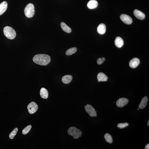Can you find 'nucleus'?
<instances>
[{"label": "nucleus", "mask_w": 149, "mask_h": 149, "mask_svg": "<svg viewBox=\"0 0 149 149\" xmlns=\"http://www.w3.org/2000/svg\"><path fill=\"white\" fill-rule=\"evenodd\" d=\"M33 61L37 64L46 65L50 62L51 58L48 55L40 54L35 56L33 58Z\"/></svg>", "instance_id": "nucleus-1"}, {"label": "nucleus", "mask_w": 149, "mask_h": 149, "mask_svg": "<svg viewBox=\"0 0 149 149\" xmlns=\"http://www.w3.org/2000/svg\"><path fill=\"white\" fill-rule=\"evenodd\" d=\"M3 31L5 36L9 39H13L16 36L15 30L10 27L7 26L5 27Z\"/></svg>", "instance_id": "nucleus-2"}, {"label": "nucleus", "mask_w": 149, "mask_h": 149, "mask_svg": "<svg viewBox=\"0 0 149 149\" xmlns=\"http://www.w3.org/2000/svg\"><path fill=\"white\" fill-rule=\"evenodd\" d=\"M69 135L73 136L74 139H77L81 137L82 132L77 128L75 127H71L68 130Z\"/></svg>", "instance_id": "nucleus-3"}, {"label": "nucleus", "mask_w": 149, "mask_h": 149, "mask_svg": "<svg viewBox=\"0 0 149 149\" xmlns=\"http://www.w3.org/2000/svg\"><path fill=\"white\" fill-rule=\"evenodd\" d=\"M24 12L25 15L27 18L33 17L35 12L34 5L31 3L28 4L24 9Z\"/></svg>", "instance_id": "nucleus-4"}, {"label": "nucleus", "mask_w": 149, "mask_h": 149, "mask_svg": "<svg viewBox=\"0 0 149 149\" xmlns=\"http://www.w3.org/2000/svg\"><path fill=\"white\" fill-rule=\"evenodd\" d=\"M86 111L91 117H96L97 112L93 107L89 104H87L85 107Z\"/></svg>", "instance_id": "nucleus-5"}, {"label": "nucleus", "mask_w": 149, "mask_h": 149, "mask_svg": "<svg viewBox=\"0 0 149 149\" xmlns=\"http://www.w3.org/2000/svg\"><path fill=\"white\" fill-rule=\"evenodd\" d=\"M38 107L35 103L33 102L30 103L27 106L28 112L31 114L35 113L37 111Z\"/></svg>", "instance_id": "nucleus-6"}, {"label": "nucleus", "mask_w": 149, "mask_h": 149, "mask_svg": "<svg viewBox=\"0 0 149 149\" xmlns=\"http://www.w3.org/2000/svg\"><path fill=\"white\" fill-rule=\"evenodd\" d=\"M120 18L123 23L126 24H130L132 23V18L127 15L122 14L120 15Z\"/></svg>", "instance_id": "nucleus-7"}, {"label": "nucleus", "mask_w": 149, "mask_h": 149, "mask_svg": "<svg viewBox=\"0 0 149 149\" xmlns=\"http://www.w3.org/2000/svg\"><path fill=\"white\" fill-rule=\"evenodd\" d=\"M129 101L125 98H120L116 102V105L117 107H124L128 103Z\"/></svg>", "instance_id": "nucleus-8"}, {"label": "nucleus", "mask_w": 149, "mask_h": 149, "mask_svg": "<svg viewBox=\"0 0 149 149\" xmlns=\"http://www.w3.org/2000/svg\"><path fill=\"white\" fill-rule=\"evenodd\" d=\"M140 60L137 58H134L130 61L129 63V65L131 68H135L137 67L140 64Z\"/></svg>", "instance_id": "nucleus-9"}, {"label": "nucleus", "mask_w": 149, "mask_h": 149, "mask_svg": "<svg viewBox=\"0 0 149 149\" xmlns=\"http://www.w3.org/2000/svg\"><path fill=\"white\" fill-rule=\"evenodd\" d=\"M134 13L135 17L139 20H143L145 18L144 14L138 9H135L134 11Z\"/></svg>", "instance_id": "nucleus-10"}, {"label": "nucleus", "mask_w": 149, "mask_h": 149, "mask_svg": "<svg viewBox=\"0 0 149 149\" xmlns=\"http://www.w3.org/2000/svg\"><path fill=\"white\" fill-rule=\"evenodd\" d=\"M98 4L96 0H91L88 3L87 6L88 8L93 9L96 8Z\"/></svg>", "instance_id": "nucleus-11"}, {"label": "nucleus", "mask_w": 149, "mask_h": 149, "mask_svg": "<svg viewBox=\"0 0 149 149\" xmlns=\"http://www.w3.org/2000/svg\"><path fill=\"white\" fill-rule=\"evenodd\" d=\"M8 4L6 1H4L0 4V15H2L7 10Z\"/></svg>", "instance_id": "nucleus-12"}, {"label": "nucleus", "mask_w": 149, "mask_h": 149, "mask_svg": "<svg viewBox=\"0 0 149 149\" xmlns=\"http://www.w3.org/2000/svg\"><path fill=\"white\" fill-rule=\"evenodd\" d=\"M106 27L105 24L103 23L100 24L97 28V32L99 34L103 35L105 33Z\"/></svg>", "instance_id": "nucleus-13"}, {"label": "nucleus", "mask_w": 149, "mask_h": 149, "mask_svg": "<svg viewBox=\"0 0 149 149\" xmlns=\"http://www.w3.org/2000/svg\"><path fill=\"white\" fill-rule=\"evenodd\" d=\"M97 79L98 82L106 81H107L108 78L105 74L101 72L98 74Z\"/></svg>", "instance_id": "nucleus-14"}, {"label": "nucleus", "mask_w": 149, "mask_h": 149, "mask_svg": "<svg viewBox=\"0 0 149 149\" xmlns=\"http://www.w3.org/2000/svg\"><path fill=\"white\" fill-rule=\"evenodd\" d=\"M115 43L117 47L118 48H121L124 45V41L121 38L118 37L116 38Z\"/></svg>", "instance_id": "nucleus-15"}, {"label": "nucleus", "mask_w": 149, "mask_h": 149, "mask_svg": "<svg viewBox=\"0 0 149 149\" xmlns=\"http://www.w3.org/2000/svg\"><path fill=\"white\" fill-rule=\"evenodd\" d=\"M148 101V98L147 96H145L142 99L141 102L139 104V109H143L146 107Z\"/></svg>", "instance_id": "nucleus-16"}, {"label": "nucleus", "mask_w": 149, "mask_h": 149, "mask_svg": "<svg viewBox=\"0 0 149 149\" xmlns=\"http://www.w3.org/2000/svg\"><path fill=\"white\" fill-rule=\"evenodd\" d=\"M72 79V76L70 75H66L63 76L62 79L63 83L68 84L70 83Z\"/></svg>", "instance_id": "nucleus-17"}, {"label": "nucleus", "mask_w": 149, "mask_h": 149, "mask_svg": "<svg viewBox=\"0 0 149 149\" xmlns=\"http://www.w3.org/2000/svg\"><path fill=\"white\" fill-rule=\"evenodd\" d=\"M40 95L41 97L44 99H46L48 96V92L44 88L41 89L40 91Z\"/></svg>", "instance_id": "nucleus-18"}, {"label": "nucleus", "mask_w": 149, "mask_h": 149, "mask_svg": "<svg viewBox=\"0 0 149 149\" xmlns=\"http://www.w3.org/2000/svg\"><path fill=\"white\" fill-rule=\"evenodd\" d=\"M61 26L62 29L65 32L70 33L71 32L72 30L71 28L63 22H62L61 23Z\"/></svg>", "instance_id": "nucleus-19"}, {"label": "nucleus", "mask_w": 149, "mask_h": 149, "mask_svg": "<svg viewBox=\"0 0 149 149\" xmlns=\"http://www.w3.org/2000/svg\"><path fill=\"white\" fill-rule=\"evenodd\" d=\"M77 49L75 47H73L67 51L66 55L68 56L71 55L77 51Z\"/></svg>", "instance_id": "nucleus-20"}, {"label": "nucleus", "mask_w": 149, "mask_h": 149, "mask_svg": "<svg viewBox=\"0 0 149 149\" xmlns=\"http://www.w3.org/2000/svg\"><path fill=\"white\" fill-rule=\"evenodd\" d=\"M104 137L106 141L110 144H111L113 142L112 137L109 134L107 133L104 135Z\"/></svg>", "instance_id": "nucleus-21"}, {"label": "nucleus", "mask_w": 149, "mask_h": 149, "mask_svg": "<svg viewBox=\"0 0 149 149\" xmlns=\"http://www.w3.org/2000/svg\"><path fill=\"white\" fill-rule=\"evenodd\" d=\"M18 129L17 128H15L11 133L9 135V137L11 139H13L15 136L16 135L18 131Z\"/></svg>", "instance_id": "nucleus-22"}, {"label": "nucleus", "mask_w": 149, "mask_h": 149, "mask_svg": "<svg viewBox=\"0 0 149 149\" xmlns=\"http://www.w3.org/2000/svg\"><path fill=\"white\" fill-rule=\"evenodd\" d=\"M31 125L27 126L22 131V133L23 135H26L29 132L31 128Z\"/></svg>", "instance_id": "nucleus-23"}, {"label": "nucleus", "mask_w": 149, "mask_h": 149, "mask_svg": "<svg viewBox=\"0 0 149 149\" xmlns=\"http://www.w3.org/2000/svg\"><path fill=\"white\" fill-rule=\"evenodd\" d=\"M129 124L128 123H120L117 125V127L119 128L122 129L128 126Z\"/></svg>", "instance_id": "nucleus-24"}, {"label": "nucleus", "mask_w": 149, "mask_h": 149, "mask_svg": "<svg viewBox=\"0 0 149 149\" xmlns=\"http://www.w3.org/2000/svg\"><path fill=\"white\" fill-rule=\"evenodd\" d=\"M106 60L105 58H100L97 59V63L98 64L101 65Z\"/></svg>", "instance_id": "nucleus-25"}, {"label": "nucleus", "mask_w": 149, "mask_h": 149, "mask_svg": "<svg viewBox=\"0 0 149 149\" xmlns=\"http://www.w3.org/2000/svg\"><path fill=\"white\" fill-rule=\"evenodd\" d=\"M145 149H149V144H147L145 146Z\"/></svg>", "instance_id": "nucleus-26"}, {"label": "nucleus", "mask_w": 149, "mask_h": 149, "mask_svg": "<svg viewBox=\"0 0 149 149\" xmlns=\"http://www.w3.org/2000/svg\"><path fill=\"white\" fill-rule=\"evenodd\" d=\"M147 125L148 126H149V120H148V123H147Z\"/></svg>", "instance_id": "nucleus-27"}, {"label": "nucleus", "mask_w": 149, "mask_h": 149, "mask_svg": "<svg viewBox=\"0 0 149 149\" xmlns=\"http://www.w3.org/2000/svg\"><path fill=\"white\" fill-rule=\"evenodd\" d=\"M139 109H138V110H139Z\"/></svg>", "instance_id": "nucleus-28"}]
</instances>
